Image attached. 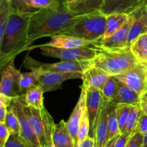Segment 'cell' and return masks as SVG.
Segmentation results:
<instances>
[{
	"label": "cell",
	"mask_w": 147,
	"mask_h": 147,
	"mask_svg": "<svg viewBox=\"0 0 147 147\" xmlns=\"http://www.w3.org/2000/svg\"><path fill=\"white\" fill-rule=\"evenodd\" d=\"M78 17L67 9L64 1L57 7L32 12L28 27L29 47L41 37L63 34L73 26Z\"/></svg>",
	"instance_id": "6da1fadb"
},
{
	"label": "cell",
	"mask_w": 147,
	"mask_h": 147,
	"mask_svg": "<svg viewBox=\"0 0 147 147\" xmlns=\"http://www.w3.org/2000/svg\"><path fill=\"white\" fill-rule=\"evenodd\" d=\"M12 9V8H11ZM31 13L11 10L0 37V69L29 48L28 27Z\"/></svg>",
	"instance_id": "7a4b0ae2"
},
{
	"label": "cell",
	"mask_w": 147,
	"mask_h": 147,
	"mask_svg": "<svg viewBox=\"0 0 147 147\" xmlns=\"http://www.w3.org/2000/svg\"><path fill=\"white\" fill-rule=\"evenodd\" d=\"M139 62L136 60L130 48L121 50L100 49L90 64L106 71L110 76H117L134 67Z\"/></svg>",
	"instance_id": "3957f363"
},
{
	"label": "cell",
	"mask_w": 147,
	"mask_h": 147,
	"mask_svg": "<svg viewBox=\"0 0 147 147\" xmlns=\"http://www.w3.org/2000/svg\"><path fill=\"white\" fill-rule=\"evenodd\" d=\"M106 27V15L101 11L79 16L76 22L63 34L88 40L100 41Z\"/></svg>",
	"instance_id": "277c9868"
},
{
	"label": "cell",
	"mask_w": 147,
	"mask_h": 147,
	"mask_svg": "<svg viewBox=\"0 0 147 147\" xmlns=\"http://www.w3.org/2000/svg\"><path fill=\"white\" fill-rule=\"evenodd\" d=\"M23 108L41 147H52L53 133L55 123L50 112L45 107L38 110L23 103Z\"/></svg>",
	"instance_id": "5b68a950"
},
{
	"label": "cell",
	"mask_w": 147,
	"mask_h": 147,
	"mask_svg": "<svg viewBox=\"0 0 147 147\" xmlns=\"http://www.w3.org/2000/svg\"><path fill=\"white\" fill-rule=\"evenodd\" d=\"M34 48H40L43 56L56 58L60 61H90L96 57L100 50L99 48H93L90 46L65 48L42 45L32 46L27 48V50Z\"/></svg>",
	"instance_id": "8992f818"
},
{
	"label": "cell",
	"mask_w": 147,
	"mask_h": 147,
	"mask_svg": "<svg viewBox=\"0 0 147 147\" xmlns=\"http://www.w3.org/2000/svg\"><path fill=\"white\" fill-rule=\"evenodd\" d=\"M90 61H60L54 63H42L27 56L24 60V66L31 71L39 70L45 72H83L90 66Z\"/></svg>",
	"instance_id": "52a82bcc"
},
{
	"label": "cell",
	"mask_w": 147,
	"mask_h": 147,
	"mask_svg": "<svg viewBox=\"0 0 147 147\" xmlns=\"http://www.w3.org/2000/svg\"><path fill=\"white\" fill-rule=\"evenodd\" d=\"M17 115L20 122L19 136L27 147H41L39 140L25 113L23 103L18 97L12 99L9 108Z\"/></svg>",
	"instance_id": "ba28073f"
},
{
	"label": "cell",
	"mask_w": 147,
	"mask_h": 147,
	"mask_svg": "<svg viewBox=\"0 0 147 147\" xmlns=\"http://www.w3.org/2000/svg\"><path fill=\"white\" fill-rule=\"evenodd\" d=\"M1 70L0 94L12 98H17L22 95L20 82L22 73L15 68L14 60L10 61Z\"/></svg>",
	"instance_id": "9c48e42d"
},
{
	"label": "cell",
	"mask_w": 147,
	"mask_h": 147,
	"mask_svg": "<svg viewBox=\"0 0 147 147\" xmlns=\"http://www.w3.org/2000/svg\"><path fill=\"white\" fill-rule=\"evenodd\" d=\"M146 71V66L138 63L127 71L114 76L141 95L147 90Z\"/></svg>",
	"instance_id": "30bf717a"
},
{
	"label": "cell",
	"mask_w": 147,
	"mask_h": 147,
	"mask_svg": "<svg viewBox=\"0 0 147 147\" xmlns=\"http://www.w3.org/2000/svg\"><path fill=\"white\" fill-rule=\"evenodd\" d=\"M83 72H45L39 79L38 84L44 92H53L62 88V84L69 79H81Z\"/></svg>",
	"instance_id": "8fae6325"
},
{
	"label": "cell",
	"mask_w": 147,
	"mask_h": 147,
	"mask_svg": "<svg viewBox=\"0 0 147 147\" xmlns=\"http://www.w3.org/2000/svg\"><path fill=\"white\" fill-rule=\"evenodd\" d=\"M86 89H87L86 109H87L89 119H90V132L92 133L93 137V133L96 129V124H97L99 114H100L102 104H103V92L101 89H97V88L89 87Z\"/></svg>",
	"instance_id": "7c38bea8"
},
{
	"label": "cell",
	"mask_w": 147,
	"mask_h": 147,
	"mask_svg": "<svg viewBox=\"0 0 147 147\" xmlns=\"http://www.w3.org/2000/svg\"><path fill=\"white\" fill-rule=\"evenodd\" d=\"M132 23L129 32L128 46L140 35L147 32V4L144 1L139 4L129 14Z\"/></svg>",
	"instance_id": "4fadbf2b"
},
{
	"label": "cell",
	"mask_w": 147,
	"mask_h": 147,
	"mask_svg": "<svg viewBox=\"0 0 147 147\" xmlns=\"http://www.w3.org/2000/svg\"><path fill=\"white\" fill-rule=\"evenodd\" d=\"M131 23V17L129 15V20L121 28L110 37L102 39L98 48L103 50H121L130 48L128 46V40Z\"/></svg>",
	"instance_id": "5bb4252c"
},
{
	"label": "cell",
	"mask_w": 147,
	"mask_h": 147,
	"mask_svg": "<svg viewBox=\"0 0 147 147\" xmlns=\"http://www.w3.org/2000/svg\"><path fill=\"white\" fill-rule=\"evenodd\" d=\"M86 92H87V89L82 86L81 93L78 101L73 109L68 120L67 121V130L73 138L76 146L78 144V131L79 123L86 109Z\"/></svg>",
	"instance_id": "9a60e30c"
},
{
	"label": "cell",
	"mask_w": 147,
	"mask_h": 147,
	"mask_svg": "<svg viewBox=\"0 0 147 147\" xmlns=\"http://www.w3.org/2000/svg\"><path fill=\"white\" fill-rule=\"evenodd\" d=\"M100 41L88 40L75 36L67 35H57L51 37V39L48 43L42 45L57 48H65L85 47V46H90V47L96 46L98 48Z\"/></svg>",
	"instance_id": "2e32d148"
},
{
	"label": "cell",
	"mask_w": 147,
	"mask_h": 147,
	"mask_svg": "<svg viewBox=\"0 0 147 147\" xmlns=\"http://www.w3.org/2000/svg\"><path fill=\"white\" fill-rule=\"evenodd\" d=\"M63 0H10L13 10L20 12L31 13L42 9L60 5Z\"/></svg>",
	"instance_id": "e0dca14e"
},
{
	"label": "cell",
	"mask_w": 147,
	"mask_h": 147,
	"mask_svg": "<svg viewBox=\"0 0 147 147\" xmlns=\"http://www.w3.org/2000/svg\"><path fill=\"white\" fill-rule=\"evenodd\" d=\"M109 76L110 75L103 70L90 65L88 68L83 71L82 86L86 88H97L102 90Z\"/></svg>",
	"instance_id": "ac0fdd59"
},
{
	"label": "cell",
	"mask_w": 147,
	"mask_h": 147,
	"mask_svg": "<svg viewBox=\"0 0 147 147\" xmlns=\"http://www.w3.org/2000/svg\"><path fill=\"white\" fill-rule=\"evenodd\" d=\"M110 102L103 101L93 137L98 147H104L108 143V116Z\"/></svg>",
	"instance_id": "d6986e66"
},
{
	"label": "cell",
	"mask_w": 147,
	"mask_h": 147,
	"mask_svg": "<svg viewBox=\"0 0 147 147\" xmlns=\"http://www.w3.org/2000/svg\"><path fill=\"white\" fill-rule=\"evenodd\" d=\"M144 0H106L100 11L106 15L113 13L129 14Z\"/></svg>",
	"instance_id": "ffe728a7"
},
{
	"label": "cell",
	"mask_w": 147,
	"mask_h": 147,
	"mask_svg": "<svg viewBox=\"0 0 147 147\" xmlns=\"http://www.w3.org/2000/svg\"><path fill=\"white\" fill-rule=\"evenodd\" d=\"M106 0H76L65 3L67 9L78 16L100 11Z\"/></svg>",
	"instance_id": "44dd1931"
},
{
	"label": "cell",
	"mask_w": 147,
	"mask_h": 147,
	"mask_svg": "<svg viewBox=\"0 0 147 147\" xmlns=\"http://www.w3.org/2000/svg\"><path fill=\"white\" fill-rule=\"evenodd\" d=\"M43 89L38 84H34L26 89L25 92L18 97L22 103L28 107L41 110L45 108Z\"/></svg>",
	"instance_id": "7402d4cb"
},
{
	"label": "cell",
	"mask_w": 147,
	"mask_h": 147,
	"mask_svg": "<svg viewBox=\"0 0 147 147\" xmlns=\"http://www.w3.org/2000/svg\"><path fill=\"white\" fill-rule=\"evenodd\" d=\"M52 141V147H75L76 146L67 130V122L64 120H61L57 124H55Z\"/></svg>",
	"instance_id": "603a6c76"
},
{
	"label": "cell",
	"mask_w": 147,
	"mask_h": 147,
	"mask_svg": "<svg viewBox=\"0 0 147 147\" xmlns=\"http://www.w3.org/2000/svg\"><path fill=\"white\" fill-rule=\"evenodd\" d=\"M116 79L118 83V93L113 102L116 104H126L133 106L139 105L141 95L117 78Z\"/></svg>",
	"instance_id": "cb8c5ba5"
},
{
	"label": "cell",
	"mask_w": 147,
	"mask_h": 147,
	"mask_svg": "<svg viewBox=\"0 0 147 147\" xmlns=\"http://www.w3.org/2000/svg\"><path fill=\"white\" fill-rule=\"evenodd\" d=\"M129 14L124 13H113L106 15V27L104 37L107 38L121 28L129 20Z\"/></svg>",
	"instance_id": "d4e9b609"
},
{
	"label": "cell",
	"mask_w": 147,
	"mask_h": 147,
	"mask_svg": "<svg viewBox=\"0 0 147 147\" xmlns=\"http://www.w3.org/2000/svg\"><path fill=\"white\" fill-rule=\"evenodd\" d=\"M134 56L139 63H147V32L140 35L130 46Z\"/></svg>",
	"instance_id": "484cf974"
},
{
	"label": "cell",
	"mask_w": 147,
	"mask_h": 147,
	"mask_svg": "<svg viewBox=\"0 0 147 147\" xmlns=\"http://www.w3.org/2000/svg\"><path fill=\"white\" fill-rule=\"evenodd\" d=\"M116 104L113 102L109 103V116H108V141L121 135L120 128L116 112Z\"/></svg>",
	"instance_id": "4316f807"
},
{
	"label": "cell",
	"mask_w": 147,
	"mask_h": 147,
	"mask_svg": "<svg viewBox=\"0 0 147 147\" xmlns=\"http://www.w3.org/2000/svg\"><path fill=\"white\" fill-rule=\"evenodd\" d=\"M42 74V72L39 70H33L30 71V72L22 73L20 82L22 94H24L26 89L30 86L37 84Z\"/></svg>",
	"instance_id": "83f0119b"
},
{
	"label": "cell",
	"mask_w": 147,
	"mask_h": 147,
	"mask_svg": "<svg viewBox=\"0 0 147 147\" xmlns=\"http://www.w3.org/2000/svg\"><path fill=\"white\" fill-rule=\"evenodd\" d=\"M103 100L113 102L118 93L117 79L114 76H110L102 89Z\"/></svg>",
	"instance_id": "f1b7e54d"
},
{
	"label": "cell",
	"mask_w": 147,
	"mask_h": 147,
	"mask_svg": "<svg viewBox=\"0 0 147 147\" xmlns=\"http://www.w3.org/2000/svg\"><path fill=\"white\" fill-rule=\"evenodd\" d=\"M132 106L133 105H126V104H116V116H117V120L119 122L121 134L123 133L127 123Z\"/></svg>",
	"instance_id": "f546056e"
},
{
	"label": "cell",
	"mask_w": 147,
	"mask_h": 147,
	"mask_svg": "<svg viewBox=\"0 0 147 147\" xmlns=\"http://www.w3.org/2000/svg\"><path fill=\"white\" fill-rule=\"evenodd\" d=\"M141 112H142V109L140 108V105L132 106L127 123H126V127H125L122 133H134V131H136V125H137Z\"/></svg>",
	"instance_id": "4dcf8cb0"
},
{
	"label": "cell",
	"mask_w": 147,
	"mask_h": 147,
	"mask_svg": "<svg viewBox=\"0 0 147 147\" xmlns=\"http://www.w3.org/2000/svg\"><path fill=\"white\" fill-rule=\"evenodd\" d=\"M90 130V119H89L87 109H86L84 114H83V117H82L81 120H80V123H79L78 131V144L81 142L82 141L86 139L88 136Z\"/></svg>",
	"instance_id": "1f68e13d"
},
{
	"label": "cell",
	"mask_w": 147,
	"mask_h": 147,
	"mask_svg": "<svg viewBox=\"0 0 147 147\" xmlns=\"http://www.w3.org/2000/svg\"><path fill=\"white\" fill-rule=\"evenodd\" d=\"M8 130L9 131L11 135L13 134H19L20 132V122L17 115L11 110L10 108L8 109L7 117L4 122Z\"/></svg>",
	"instance_id": "d6a6232c"
},
{
	"label": "cell",
	"mask_w": 147,
	"mask_h": 147,
	"mask_svg": "<svg viewBox=\"0 0 147 147\" xmlns=\"http://www.w3.org/2000/svg\"><path fill=\"white\" fill-rule=\"evenodd\" d=\"M144 143V135L134 131L128 141L126 147H142Z\"/></svg>",
	"instance_id": "836d02e7"
},
{
	"label": "cell",
	"mask_w": 147,
	"mask_h": 147,
	"mask_svg": "<svg viewBox=\"0 0 147 147\" xmlns=\"http://www.w3.org/2000/svg\"><path fill=\"white\" fill-rule=\"evenodd\" d=\"M136 131L140 133L142 135H145L147 133V115L144 113L142 110L136 125Z\"/></svg>",
	"instance_id": "e575fe53"
},
{
	"label": "cell",
	"mask_w": 147,
	"mask_h": 147,
	"mask_svg": "<svg viewBox=\"0 0 147 147\" xmlns=\"http://www.w3.org/2000/svg\"><path fill=\"white\" fill-rule=\"evenodd\" d=\"M11 133L4 122H0V147H5Z\"/></svg>",
	"instance_id": "d590c367"
},
{
	"label": "cell",
	"mask_w": 147,
	"mask_h": 147,
	"mask_svg": "<svg viewBox=\"0 0 147 147\" xmlns=\"http://www.w3.org/2000/svg\"><path fill=\"white\" fill-rule=\"evenodd\" d=\"M5 147H27L23 143L19 134H13L10 135L9 138L6 144Z\"/></svg>",
	"instance_id": "8d00e7d4"
},
{
	"label": "cell",
	"mask_w": 147,
	"mask_h": 147,
	"mask_svg": "<svg viewBox=\"0 0 147 147\" xmlns=\"http://www.w3.org/2000/svg\"><path fill=\"white\" fill-rule=\"evenodd\" d=\"M133 133H123L120 135L114 147H126Z\"/></svg>",
	"instance_id": "74e56055"
},
{
	"label": "cell",
	"mask_w": 147,
	"mask_h": 147,
	"mask_svg": "<svg viewBox=\"0 0 147 147\" xmlns=\"http://www.w3.org/2000/svg\"><path fill=\"white\" fill-rule=\"evenodd\" d=\"M95 142H96V140L94 137L88 135L86 139L78 143L75 147H94Z\"/></svg>",
	"instance_id": "f35d334b"
},
{
	"label": "cell",
	"mask_w": 147,
	"mask_h": 147,
	"mask_svg": "<svg viewBox=\"0 0 147 147\" xmlns=\"http://www.w3.org/2000/svg\"><path fill=\"white\" fill-rule=\"evenodd\" d=\"M139 105L142 112L147 115V90L141 95Z\"/></svg>",
	"instance_id": "ab89813d"
},
{
	"label": "cell",
	"mask_w": 147,
	"mask_h": 147,
	"mask_svg": "<svg viewBox=\"0 0 147 147\" xmlns=\"http://www.w3.org/2000/svg\"><path fill=\"white\" fill-rule=\"evenodd\" d=\"M12 98L0 94V106H5L9 108L10 105L12 102Z\"/></svg>",
	"instance_id": "60d3db41"
},
{
	"label": "cell",
	"mask_w": 147,
	"mask_h": 147,
	"mask_svg": "<svg viewBox=\"0 0 147 147\" xmlns=\"http://www.w3.org/2000/svg\"><path fill=\"white\" fill-rule=\"evenodd\" d=\"M9 108L5 106H0V122H4L8 112Z\"/></svg>",
	"instance_id": "b9f144b4"
},
{
	"label": "cell",
	"mask_w": 147,
	"mask_h": 147,
	"mask_svg": "<svg viewBox=\"0 0 147 147\" xmlns=\"http://www.w3.org/2000/svg\"><path fill=\"white\" fill-rule=\"evenodd\" d=\"M119 136H120V135H117V136L114 137L113 138L111 139L110 141H108V143L106 144V146H105L104 147H114L115 145H116V141H117L118 138H119Z\"/></svg>",
	"instance_id": "7bdbcfd3"
},
{
	"label": "cell",
	"mask_w": 147,
	"mask_h": 147,
	"mask_svg": "<svg viewBox=\"0 0 147 147\" xmlns=\"http://www.w3.org/2000/svg\"><path fill=\"white\" fill-rule=\"evenodd\" d=\"M142 147H147V133L144 135V143Z\"/></svg>",
	"instance_id": "ee69618b"
},
{
	"label": "cell",
	"mask_w": 147,
	"mask_h": 147,
	"mask_svg": "<svg viewBox=\"0 0 147 147\" xmlns=\"http://www.w3.org/2000/svg\"><path fill=\"white\" fill-rule=\"evenodd\" d=\"M63 1H65V3H70V2H72V1H76V0H63Z\"/></svg>",
	"instance_id": "f6af8a7d"
},
{
	"label": "cell",
	"mask_w": 147,
	"mask_h": 147,
	"mask_svg": "<svg viewBox=\"0 0 147 147\" xmlns=\"http://www.w3.org/2000/svg\"><path fill=\"white\" fill-rule=\"evenodd\" d=\"M4 2H10V0H0V3Z\"/></svg>",
	"instance_id": "bcb514c9"
},
{
	"label": "cell",
	"mask_w": 147,
	"mask_h": 147,
	"mask_svg": "<svg viewBox=\"0 0 147 147\" xmlns=\"http://www.w3.org/2000/svg\"><path fill=\"white\" fill-rule=\"evenodd\" d=\"M94 147H98V144H97V143H96V142H95Z\"/></svg>",
	"instance_id": "7dc6e473"
},
{
	"label": "cell",
	"mask_w": 147,
	"mask_h": 147,
	"mask_svg": "<svg viewBox=\"0 0 147 147\" xmlns=\"http://www.w3.org/2000/svg\"><path fill=\"white\" fill-rule=\"evenodd\" d=\"M144 1L145 3H146V4H147V0H144Z\"/></svg>",
	"instance_id": "c3c4849f"
},
{
	"label": "cell",
	"mask_w": 147,
	"mask_h": 147,
	"mask_svg": "<svg viewBox=\"0 0 147 147\" xmlns=\"http://www.w3.org/2000/svg\"><path fill=\"white\" fill-rule=\"evenodd\" d=\"M145 66H146V67H147V63H146V64H145Z\"/></svg>",
	"instance_id": "681fc988"
},
{
	"label": "cell",
	"mask_w": 147,
	"mask_h": 147,
	"mask_svg": "<svg viewBox=\"0 0 147 147\" xmlns=\"http://www.w3.org/2000/svg\"><path fill=\"white\" fill-rule=\"evenodd\" d=\"M146 79H147V71H146Z\"/></svg>",
	"instance_id": "f907efd6"
}]
</instances>
